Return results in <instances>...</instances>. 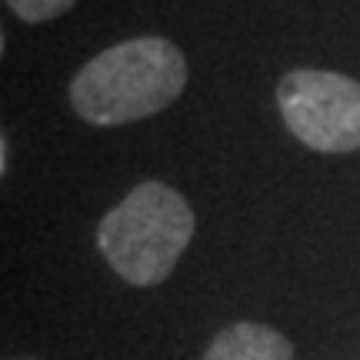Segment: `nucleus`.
Returning a JSON list of instances; mask_svg holds the SVG:
<instances>
[{"label": "nucleus", "instance_id": "obj_3", "mask_svg": "<svg viewBox=\"0 0 360 360\" xmlns=\"http://www.w3.org/2000/svg\"><path fill=\"white\" fill-rule=\"evenodd\" d=\"M283 124L321 154L360 147V84L337 70H290L277 87Z\"/></svg>", "mask_w": 360, "mask_h": 360}, {"label": "nucleus", "instance_id": "obj_4", "mask_svg": "<svg viewBox=\"0 0 360 360\" xmlns=\"http://www.w3.org/2000/svg\"><path fill=\"white\" fill-rule=\"evenodd\" d=\"M204 360H294L287 337L264 323H233L214 337Z\"/></svg>", "mask_w": 360, "mask_h": 360}, {"label": "nucleus", "instance_id": "obj_5", "mask_svg": "<svg viewBox=\"0 0 360 360\" xmlns=\"http://www.w3.org/2000/svg\"><path fill=\"white\" fill-rule=\"evenodd\" d=\"M4 4L27 24H47L53 17L67 13L77 0H4Z\"/></svg>", "mask_w": 360, "mask_h": 360}, {"label": "nucleus", "instance_id": "obj_2", "mask_svg": "<svg viewBox=\"0 0 360 360\" xmlns=\"http://www.w3.org/2000/svg\"><path fill=\"white\" fill-rule=\"evenodd\" d=\"M193 227L197 220L184 193L160 180H147L101 220L97 244L117 277L134 287H157L174 274Z\"/></svg>", "mask_w": 360, "mask_h": 360}, {"label": "nucleus", "instance_id": "obj_1", "mask_svg": "<svg viewBox=\"0 0 360 360\" xmlns=\"http://www.w3.org/2000/svg\"><path fill=\"white\" fill-rule=\"evenodd\" d=\"M187 87V60L164 37H134L97 53L70 84V103L87 124H134L177 101Z\"/></svg>", "mask_w": 360, "mask_h": 360}]
</instances>
